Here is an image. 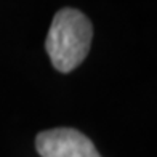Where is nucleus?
Returning <instances> with one entry per match:
<instances>
[{
  "mask_svg": "<svg viewBox=\"0 0 157 157\" xmlns=\"http://www.w3.org/2000/svg\"><path fill=\"white\" fill-rule=\"evenodd\" d=\"M93 26L82 11L63 8L55 15L45 40L52 64L59 72H71L87 58L91 47Z\"/></svg>",
  "mask_w": 157,
  "mask_h": 157,
  "instance_id": "nucleus-1",
  "label": "nucleus"
},
{
  "mask_svg": "<svg viewBox=\"0 0 157 157\" xmlns=\"http://www.w3.org/2000/svg\"><path fill=\"white\" fill-rule=\"evenodd\" d=\"M35 149L42 157H101L93 143L74 128H53L39 133Z\"/></svg>",
  "mask_w": 157,
  "mask_h": 157,
  "instance_id": "nucleus-2",
  "label": "nucleus"
}]
</instances>
